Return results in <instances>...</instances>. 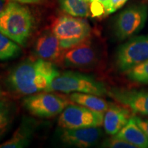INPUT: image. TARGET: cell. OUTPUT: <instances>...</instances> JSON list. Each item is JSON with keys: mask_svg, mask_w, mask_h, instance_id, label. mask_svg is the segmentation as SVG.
Masks as SVG:
<instances>
[{"mask_svg": "<svg viewBox=\"0 0 148 148\" xmlns=\"http://www.w3.org/2000/svg\"><path fill=\"white\" fill-rule=\"evenodd\" d=\"M59 74L51 61L42 58H28L10 70L5 78V84L13 93L32 95L46 92L53 79Z\"/></svg>", "mask_w": 148, "mask_h": 148, "instance_id": "obj_1", "label": "cell"}, {"mask_svg": "<svg viewBox=\"0 0 148 148\" xmlns=\"http://www.w3.org/2000/svg\"><path fill=\"white\" fill-rule=\"evenodd\" d=\"M34 26V17L28 8L15 1L7 3L0 12V32L19 45L26 44Z\"/></svg>", "mask_w": 148, "mask_h": 148, "instance_id": "obj_2", "label": "cell"}, {"mask_svg": "<svg viewBox=\"0 0 148 148\" xmlns=\"http://www.w3.org/2000/svg\"><path fill=\"white\" fill-rule=\"evenodd\" d=\"M58 91L84 92L97 96L108 95V90L104 84L86 74L67 71L59 74L49 85L46 92Z\"/></svg>", "mask_w": 148, "mask_h": 148, "instance_id": "obj_3", "label": "cell"}, {"mask_svg": "<svg viewBox=\"0 0 148 148\" xmlns=\"http://www.w3.org/2000/svg\"><path fill=\"white\" fill-rule=\"evenodd\" d=\"M91 28L84 18L62 16L53 22L51 32L60 40L61 47L69 49L88 40Z\"/></svg>", "mask_w": 148, "mask_h": 148, "instance_id": "obj_4", "label": "cell"}, {"mask_svg": "<svg viewBox=\"0 0 148 148\" xmlns=\"http://www.w3.org/2000/svg\"><path fill=\"white\" fill-rule=\"evenodd\" d=\"M148 16V5L139 3L130 5L116 16L113 32L118 40L134 36L143 28Z\"/></svg>", "mask_w": 148, "mask_h": 148, "instance_id": "obj_5", "label": "cell"}, {"mask_svg": "<svg viewBox=\"0 0 148 148\" xmlns=\"http://www.w3.org/2000/svg\"><path fill=\"white\" fill-rule=\"evenodd\" d=\"M147 59L148 35L134 36L118 48L115 65L119 71L126 73Z\"/></svg>", "mask_w": 148, "mask_h": 148, "instance_id": "obj_6", "label": "cell"}, {"mask_svg": "<svg viewBox=\"0 0 148 148\" xmlns=\"http://www.w3.org/2000/svg\"><path fill=\"white\" fill-rule=\"evenodd\" d=\"M23 105L34 116L49 118L60 114L69 105V101L57 94L37 92L24 98Z\"/></svg>", "mask_w": 148, "mask_h": 148, "instance_id": "obj_7", "label": "cell"}, {"mask_svg": "<svg viewBox=\"0 0 148 148\" xmlns=\"http://www.w3.org/2000/svg\"><path fill=\"white\" fill-rule=\"evenodd\" d=\"M103 113L81 105L69 104L60 113L58 125L62 129L99 127L103 124Z\"/></svg>", "mask_w": 148, "mask_h": 148, "instance_id": "obj_8", "label": "cell"}, {"mask_svg": "<svg viewBox=\"0 0 148 148\" xmlns=\"http://www.w3.org/2000/svg\"><path fill=\"white\" fill-rule=\"evenodd\" d=\"M61 60L66 67L90 69L98 64L100 53L97 46L86 40L68 49L63 53Z\"/></svg>", "mask_w": 148, "mask_h": 148, "instance_id": "obj_9", "label": "cell"}, {"mask_svg": "<svg viewBox=\"0 0 148 148\" xmlns=\"http://www.w3.org/2000/svg\"><path fill=\"white\" fill-rule=\"evenodd\" d=\"M118 102L128 107L134 113L148 116V90L135 88H113L108 94Z\"/></svg>", "mask_w": 148, "mask_h": 148, "instance_id": "obj_10", "label": "cell"}, {"mask_svg": "<svg viewBox=\"0 0 148 148\" xmlns=\"http://www.w3.org/2000/svg\"><path fill=\"white\" fill-rule=\"evenodd\" d=\"M102 136L99 127L78 129H62L60 139L65 145L79 148H86L97 145Z\"/></svg>", "mask_w": 148, "mask_h": 148, "instance_id": "obj_11", "label": "cell"}, {"mask_svg": "<svg viewBox=\"0 0 148 148\" xmlns=\"http://www.w3.org/2000/svg\"><path fill=\"white\" fill-rule=\"evenodd\" d=\"M34 51L37 56L44 60L52 61L61 59L63 49L60 40L52 32H45L37 38L34 45Z\"/></svg>", "mask_w": 148, "mask_h": 148, "instance_id": "obj_12", "label": "cell"}, {"mask_svg": "<svg viewBox=\"0 0 148 148\" xmlns=\"http://www.w3.org/2000/svg\"><path fill=\"white\" fill-rule=\"evenodd\" d=\"M37 122L28 116H23L21 123L8 140L0 144V148H23L30 143L35 131Z\"/></svg>", "mask_w": 148, "mask_h": 148, "instance_id": "obj_13", "label": "cell"}, {"mask_svg": "<svg viewBox=\"0 0 148 148\" xmlns=\"http://www.w3.org/2000/svg\"><path fill=\"white\" fill-rule=\"evenodd\" d=\"M130 112L118 105L110 103L103 115V127L108 134L114 136L124 127L130 119Z\"/></svg>", "mask_w": 148, "mask_h": 148, "instance_id": "obj_14", "label": "cell"}, {"mask_svg": "<svg viewBox=\"0 0 148 148\" xmlns=\"http://www.w3.org/2000/svg\"><path fill=\"white\" fill-rule=\"evenodd\" d=\"M114 136L126 140L137 148L148 147V137L136 123L134 116H131L124 127Z\"/></svg>", "mask_w": 148, "mask_h": 148, "instance_id": "obj_15", "label": "cell"}, {"mask_svg": "<svg viewBox=\"0 0 148 148\" xmlns=\"http://www.w3.org/2000/svg\"><path fill=\"white\" fill-rule=\"evenodd\" d=\"M70 101L92 110L104 113L108 108L110 103L97 95L84 92H73L69 95Z\"/></svg>", "mask_w": 148, "mask_h": 148, "instance_id": "obj_16", "label": "cell"}, {"mask_svg": "<svg viewBox=\"0 0 148 148\" xmlns=\"http://www.w3.org/2000/svg\"><path fill=\"white\" fill-rule=\"evenodd\" d=\"M60 8L69 15L86 17L90 13V0H59Z\"/></svg>", "mask_w": 148, "mask_h": 148, "instance_id": "obj_17", "label": "cell"}, {"mask_svg": "<svg viewBox=\"0 0 148 148\" xmlns=\"http://www.w3.org/2000/svg\"><path fill=\"white\" fill-rule=\"evenodd\" d=\"M15 113L16 106L13 102L5 99H0V140L10 129Z\"/></svg>", "mask_w": 148, "mask_h": 148, "instance_id": "obj_18", "label": "cell"}, {"mask_svg": "<svg viewBox=\"0 0 148 148\" xmlns=\"http://www.w3.org/2000/svg\"><path fill=\"white\" fill-rule=\"evenodd\" d=\"M20 53L19 45L0 32V60H6L14 58Z\"/></svg>", "mask_w": 148, "mask_h": 148, "instance_id": "obj_19", "label": "cell"}, {"mask_svg": "<svg viewBox=\"0 0 148 148\" xmlns=\"http://www.w3.org/2000/svg\"><path fill=\"white\" fill-rule=\"evenodd\" d=\"M130 80L140 84L148 83V59L126 72Z\"/></svg>", "mask_w": 148, "mask_h": 148, "instance_id": "obj_20", "label": "cell"}, {"mask_svg": "<svg viewBox=\"0 0 148 148\" xmlns=\"http://www.w3.org/2000/svg\"><path fill=\"white\" fill-rule=\"evenodd\" d=\"M101 147L110 148H136L132 143L121 138H116L114 136L105 140L101 144Z\"/></svg>", "mask_w": 148, "mask_h": 148, "instance_id": "obj_21", "label": "cell"}, {"mask_svg": "<svg viewBox=\"0 0 148 148\" xmlns=\"http://www.w3.org/2000/svg\"><path fill=\"white\" fill-rule=\"evenodd\" d=\"M109 0H95L90 3V13L93 16H99L104 14L105 8Z\"/></svg>", "mask_w": 148, "mask_h": 148, "instance_id": "obj_22", "label": "cell"}, {"mask_svg": "<svg viewBox=\"0 0 148 148\" xmlns=\"http://www.w3.org/2000/svg\"><path fill=\"white\" fill-rule=\"evenodd\" d=\"M127 1V0H109L105 8L104 14H110L113 13L118 9L121 8Z\"/></svg>", "mask_w": 148, "mask_h": 148, "instance_id": "obj_23", "label": "cell"}, {"mask_svg": "<svg viewBox=\"0 0 148 148\" xmlns=\"http://www.w3.org/2000/svg\"><path fill=\"white\" fill-rule=\"evenodd\" d=\"M134 117L136 123L140 127V128L143 130L144 132L145 133L146 136L148 137V119L138 116H134Z\"/></svg>", "mask_w": 148, "mask_h": 148, "instance_id": "obj_24", "label": "cell"}, {"mask_svg": "<svg viewBox=\"0 0 148 148\" xmlns=\"http://www.w3.org/2000/svg\"><path fill=\"white\" fill-rule=\"evenodd\" d=\"M10 1H15L20 3H38L41 2L42 0H9Z\"/></svg>", "mask_w": 148, "mask_h": 148, "instance_id": "obj_25", "label": "cell"}, {"mask_svg": "<svg viewBox=\"0 0 148 148\" xmlns=\"http://www.w3.org/2000/svg\"><path fill=\"white\" fill-rule=\"evenodd\" d=\"M8 3V0H0V12L5 8Z\"/></svg>", "mask_w": 148, "mask_h": 148, "instance_id": "obj_26", "label": "cell"}, {"mask_svg": "<svg viewBox=\"0 0 148 148\" xmlns=\"http://www.w3.org/2000/svg\"><path fill=\"white\" fill-rule=\"evenodd\" d=\"M3 95V92H2V90H1V88H0V99H1V97H2Z\"/></svg>", "mask_w": 148, "mask_h": 148, "instance_id": "obj_27", "label": "cell"}, {"mask_svg": "<svg viewBox=\"0 0 148 148\" xmlns=\"http://www.w3.org/2000/svg\"><path fill=\"white\" fill-rule=\"evenodd\" d=\"M94 1H95V0H90V3H91L92 2H93Z\"/></svg>", "mask_w": 148, "mask_h": 148, "instance_id": "obj_28", "label": "cell"}]
</instances>
